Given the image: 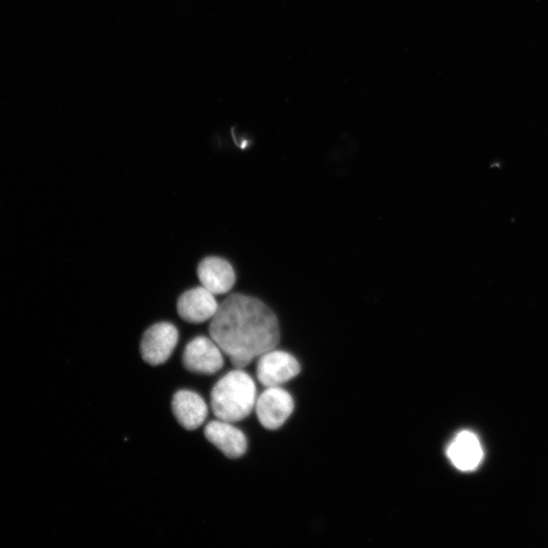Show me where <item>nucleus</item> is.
Returning <instances> with one entry per match:
<instances>
[{"mask_svg": "<svg viewBox=\"0 0 548 548\" xmlns=\"http://www.w3.org/2000/svg\"><path fill=\"white\" fill-rule=\"evenodd\" d=\"M197 276L202 287L214 295L230 292L236 282L232 265L219 257L203 259L198 265Z\"/></svg>", "mask_w": 548, "mask_h": 548, "instance_id": "nucleus-7", "label": "nucleus"}, {"mask_svg": "<svg viewBox=\"0 0 548 548\" xmlns=\"http://www.w3.org/2000/svg\"><path fill=\"white\" fill-rule=\"evenodd\" d=\"M255 409L263 428L278 430L293 414L294 400L283 388L269 387L257 398Z\"/></svg>", "mask_w": 548, "mask_h": 548, "instance_id": "nucleus-3", "label": "nucleus"}, {"mask_svg": "<svg viewBox=\"0 0 548 548\" xmlns=\"http://www.w3.org/2000/svg\"><path fill=\"white\" fill-rule=\"evenodd\" d=\"M204 435L228 458H240L247 451L248 442L245 435L231 423L220 420L211 422L205 427Z\"/></svg>", "mask_w": 548, "mask_h": 548, "instance_id": "nucleus-11", "label": "nucleus"}, {"mask_svg": "<svg viewBox=\"0 0 548 548\" xmlns=\"http://www.w3.org/2000/svg\"><path fill=\"white\" fill-rule=\"evenodd\" d=\"M301 367L292 355L271 350L260 356L257 365V378L266 388L281 387L299 375Z\"/></svg>", "mask_w": 548, "mask_h": 548, "instance_id": "nucleus-6", "label": "nucleus"}, {"mask_svg": "<svg viewBox=\"0 0 548 548\" xmlns=\"http://www.w3.org/2000/svg\"><path fill=\"white\" fill-rule=\"evenodd\" d=\"M447 456L458 470L470 472L483 462L484 449L474 433L462 431L449 444Z\"/></svg>", "mask_w": 548, "mask_h": 548, "instance_id": "nucleus-9", "label": "nucleus"}, {"mask_svg": "<svg viewBox=\"0 0 548 548\" xmlns=\"http://www.w3.org/2000/svg\"><path fill=\"white\" fill-rule=\"evenodd\" d=\"M223 351L213 338L198 336L191 340L183 354V365L191 373L213 375L224 366Z\"/></svg>", "mask_w": 548, "mask_h": 548, "instance_id": "nucleus-4", "label": "nucleus"}, {"mask_svg": "<svg viewBox=\"0 0 548 548\" xmlns=\"http://www.w3.org/2000/svg\"><path fill=\"white\" fill-rule=\"evenodd\" d=\"M212 409L218 420L231 424L246 419L255 408L257 388L242 369L228 373L212 391Z\"/></svg>", "mask_w": 548, "mask_h": 548, "instance_id": "nucleus-2", "label": "nucleus"}, {"mask_svg": "<svg viewBox=\"0 0 548 548\" xmlns=\"http://www.w3.org/2000/svg\"><path fill=\"white\" fill-rule=\"evenodd\" d=\"M179 339L177 328L167 322L149 328L142 339L141 354L151 366L165 364L173 354Z\"/></svg>", "mask_w": 548, "mask_h": 548, "instance_id": "nucleus-5", "label": "nucleus"}, {"mask_svg": "<svg viewBox=\"0 0 548 548\" xmlns=\"http://www.w3.org/2000/svg\"><path fill=\"white\" fill-rule=\"evenodd\" d=\"M220 305L215 295L201 287L184 293L178 300V313L189 323H203L214 318Z\"/></svg>", "mask_w": 548, "mask_h": 548, "instance_id": "nucleus-8", "label": "nucleus"}, {"mask_svg": "<svg viewBox=\"0 0 548 548\" xmlns=\"http://www.w3.org/2000/svg\"><path fill=\"white\" fill-rule=\"evenodd\" d=\"M211 337L236 369L277 348L279 320L264 303L244 296L226 299L210 326Z\"/></svg>", "mask_w": 548, "mask_h": 548, "instance_id": "nucleus-1", "label": "nucleus"}, {"mask_svg": "<svg viewBox=\"0 0 548 548\" xmlns=\"http://www.w3.org/2000/svg\"><path fill=\"white\" fill-rule=\"evenodd\" d=\"M172 409L177 422L188 431L198 429L209 415L203 398L188 390L178 391L174 395Z\"/></svg>", "mask_w": 548, "mask_h": 548, "instance_id": "nucleus-10", "label": "nucleus"}]
</instances>
